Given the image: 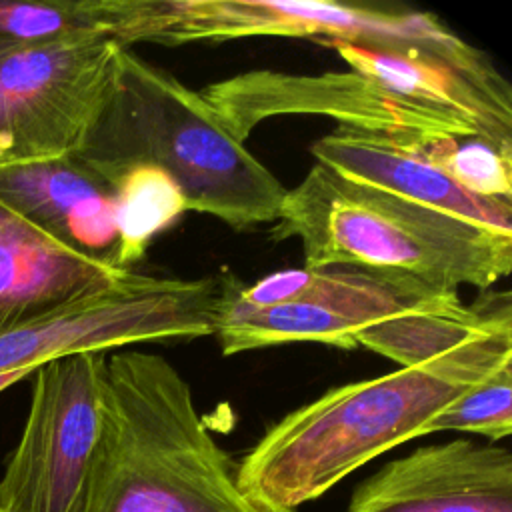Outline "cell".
I'll use <instances>...</instances> for the list:
<instances>
[{
	"instance_id": "6da1fadb",
	"label": "cell",
	"mask_w": 512,
	"mask_h": 512,
	"mask_svg": "<svg viewBox=\"0 0 512 512\" xmlns=\"http://www.w3.org/2000/svg\"><path fill=\"white\" fill-rule=\"evenodd\" d=\"M508 362L506 300L484 332L456 348L330 388L282 416L236 464L238 488L262 512H298L384 452L426 436L448 406Z\"/></svg>"
},
{
	"instance_id": "7a4b0ae2",
	"label": "cell",
	"mask_w": 512,
	"mask_h": 512,
	"mask_svg": "<svg viewBox=\"0 0 512 512\" xmlns=\"http://www.w3.org/2000/svg\"><path fill=\"white\" fill-rule=\"evenodd\" d=\"M72 156L110 186L134 166H154L188 210L236 230L274 224L288 192L202 92L130 46L120 48L108 98Z\"/></svg>"
},
{
	"instance_id": "3957f363",
	"label": "cell",
	"mask_w": 512,
	"mask_h": 512,
	"mask_svg": "<svg viewBox=\"0 0 512 512\" xmlns=\"http://www.w3.org/2000/svg\"><path fill=\"white\" fill-rule=\"evenodd\" d=\"M346 70H248L202 90L238 140L278 116H326L388 136H480L512 144V100L420 54L328 42Z\"/></svg>"
},
{
	"instance_id": "277c9868",
	"label": "cell",
	"mask_w": 512,
	"mask_h": 512,
	"mask_svg": "<svg viewBox=\"0 0 512 512\" xmlns=\"http://www.w3.org/2000/svg\"><path fill=\"white\" fill-rule=\"evenodd\" d=\"M90 512H262L202 420L180 370L160 354L112 350Z\"/></svg>"
},
{
	"instance_id": "5b68a950",
	"label": "cell",
	"mask_w": 512,
	"mask_h": 512,
	"mask_svg": "<svg viewBox=\"0 0 512 512\" xmlns=\"http://www.w3.org/2000/svg\"><path fill=\"white\" fill-rule=\"evenodd\" d=\"M274 240L296 238L304 266H354L456 290L512 270V236L414 204L314 162L286 192Z\"/></svg>"
},
{
	"instance_id": "8992f818",
	"label": "cell",
	"mask_w": 512,
	"mask_h": 512,
	"mask_svg": "<svg viewBox=\"0 0 512 512\" xmlns=\"http://www.w3.org/2000/svg\"><path fill=\"white\" fill-rule=\"evenodd\" d=\"M250 36L306 38L420 54L446 64L494 96L512 88L480 48L436 14L406 6L316 0H136L124 46L224 42Z\"/></svg>"
},
{
	"instance_id": "52a82bcc",
	"label": "cell",
	"mask_w": 512,
	"mask_h": 512,
	"mask_svg": "<svg viewBox=\"0 0 512 512\" xmlns=\"http://www.w3.org/2000/svg\"><path fill=\"white\" fill-rule=\"evenodd\" d=\"M456 290L420 278L354 266H302L244 286L228 274L214 336L224 356L292 342L342 350L386 320L420 312H460Z\"/></svg>"
},
{
	"instance_id": "ba28073f",
	"label": "cell",
	"mask_w": 512,
	"mask_h": 512,
	"mask_svg": "<svg viewBox=\"0 0 512 512\" xmlns=\"http://www.w3.org/2000/svg\"><path fill=\"white\" fill-rule=\"evenodd\" d=\"M228 274L204 278L150 276L128 270L54 316L0 336V374L86 352L140 342L214 336Z\"/></svg>"
},
{
	"instance_id": "9c48e42d",
	"label": "cell",
	"mask_w": 512,
	"mask_h": 512,
	"mask_svg": "<svg viewBox=\"0 0 512 512\" xmlns=\"http://www.w3.org/2000/svg\"><path fill=\"white\" fill-rule=\"evenodd\" d=\"M106 352L36 368L24 430L0 478L4 512H90Z\"/></svg>"
},
{
	"instance_id": "30bf717a",
	"label": "cell",
	"mask_w": 512,
	"mask_h": 512,
	"mask_svg": "<svg viewBox=\"0 0 512 512\" xmlns=\"http://www.w3.org/2000/svg\"><path fill=\"white\" fill-rule=\"evenodd\" d=\"M120 48L80 36L0 58V164L72 156L108 98Z\"/></svg>"
},
{
	"instance_id": "8fae6325",
	"label": "cell",
	"mask_w": 512,
	"mask_h": 512,
	"mask_svg": "<svg viewBox=\"0 0 512 512\" xmlns=\"http://www.w3.org/2000/svg\"><path fill=\"white\" fill-rule=\"evenodd\" d=\"M346 512H512V454L468 438L420 446L362 480Z\"/></svg>"
},
{
	"instance_id": "7c38bea8",
	"label": "cell",
	"mask_w": 512,
	"mask_h": 512,
	"mask_svg": "<svg viewBox=\"0 0 512 512\" xmlns=\"http://www.w3.org/2000/svg\"><path fill=\"white\" fill-rule=\"evenodd\" d=\"M310 152L344 178L512 236V200L464 190L402 136L338 126L318 138Z\"/></svg>"
},
{
	"instance_id": "4fadbf2b",
	"label": "cell",
	"mask_w": 512,
	"mask_h": 512,
	"mask_svg": "<svg viewBox=\"0 0 512 512\" xmlns=\"http://www.w3.org/2000/svg\"><path fill=\"white\" fill-rule=\"evenodd\" d=\"M126 272L60 244L0 202V336L54 316Z\"/></svg>"
},
{
	"instance_id": "5bb4252c",
	"label": "cell",
	"mask_w": 512,
	"mask_h": 512,
	"mask_svg": "<svg viewBox=\"0 0 512 512\" xmlns=\"http://www.w3.org/2000/svg\"><path fill=\"white\" fill-rule=\"evenodd\" d=\"M0 202L60 244L110 262L114 190L78 158L0 164Z\"/></svg>"
},
{
	"instance_id": "9a60e30c",
	"label": "cell",
	"mask_w": 512,
	"mask_h": 512,
	"mask_svg": "<svg viewBox=\"0 0 512 512\" xmlns=\"http://www.w3.org/2000/svg\"><path fill=\"white\" fill-rule=\"evenodd\" d=\"M134 0H0V58L80 36L122 44Z\"/></svg>"
},
{
	"instance_id": "2e32d148",
	"label": "cell",
	"mask_w": 512,
	"mask_h": 512,
	"mask_svg": "<svg viewBox=\"0 0 512 512\" xmlns=\"http://www.w3.org/2000/svg\"><path fill=\"white\" fill-rule=\"evenodd\" d=\"M112 190L116 246L110 262L132 270L130 266L142 260L154 236L170 228L188 208L176 182L154 166L126 170Z\"/></svg>"
},
{
	"instance_id": "e0dca14e",
	"label": "cell",
	"mask_w": 512,
	"mask_h": 512,
	"mask_svg": "<svg viewBox=\"0 0 512 512\" xmlns=\"http://www.w3.org/2000/svg\"><path fill=\"white\" fill-rule=\"evenodd\" d=\"M402 138L464 190L482 198L512 200V144L454 134Z\"/></svg>"
},
{
	"instance_id": "ac0fdd59",
	"label": "cell",
	"mask_w": 512,
	"mask_h": 512,
	"mask_svg": "<svg viewBox=\"0 0 512 512\" xmlns=\"http://www.w3.org/2000/svg\"><path fill=\"white\" fill-rule=\"evenodd\" d=\"M470 432L498 442L512 432V362L502 364L470 392L448 406L428 428L434 432Z\"/></svg>"
},
{
	"instance_id": "d6986e66",
	"label": "cell",
	"mask_w": 512,
	"mask_h": 512,
	"mask_svg": "<svg viewBox=\"0 0 512 512\" xmlns=\"http://www.w3.org/2000/svg\"><path fill=\"white\" fill-rule=\"evenodd\" d=\"M30 374H32V372H28V370H14V372L0 374V392L6 390V388H10V386H14L16 382H20L22 378H26V376H30Z\"/></svg>"
},
{
	"instance_id": "ffe728a7",
	"label": "cell",
	"mask_w": 512,
	"mask_h": 512,
	"mask_svg": "<svg viewBox=\"0 0 512 512\" xmlns=\"http://www.w3.org/2000/svg\"><path fill=\"white\" fill-rule=\"evenodd\" d=\"M0 512H4V510H2V508H0Z\"/></svg>"
}]
</instances>
